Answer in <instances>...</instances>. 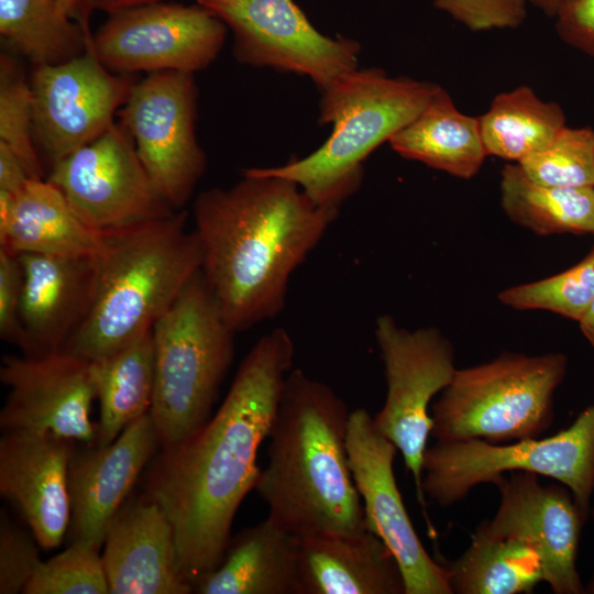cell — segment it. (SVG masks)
Returning <instances> with one entry per match:
<instances>
[{"label":"cell","instance_id":"6da1fadb","mask_svg":"<svg viewBox=\"0 0 594 594\" xmlns=\"http://www.w3.org/2000/svg\"><path fill=\"white\" fill-rule=\"evenodd\" d=\"M295 345L275 328L241 362L213 417L186 440L163 447L146 495L172 522L179 568L195 586L221 562L235 514L255 488L257 453L267 439Z\"/></svg>","mask_w":594,"mask_h":594},{"label":"cell","instance_id":"7a4b0ae2","mask_svg":"<svg viewBox=\"0 0 594 594\" xmlns=\"http://www.w3.org/2000/svg\"><path fill=\"white\" fill-rule=\"evenodd\" d=\"M339 208L315 204L294 182L244 170L229 188L194 204L201 272L226 322L245 331L285 307L294 271L317 246Z\"/></svg>","mask_w":594,"mask_h":594},{"label":"cell","instance_id":"3957f363","mask_svg":"<svg viewBox=\"0 0 594 594\" xmlns=\"http://www.w3.org/2000/svg\"><path fill=\"white\" fill-rule=\"evenodd\" d=\"M350 414L327 384L288 373L254 490L268 517L297 537L367 529L346 449Z\"/></svg>","mask_w":594,"mask_h":594},{"label":"cell","instance_id":"277c9868","mask_svg":"<svg viewBox=\"0 0 594 594\" xmlns=\"http://www.w3.org/2000/svg\"><path fill=\"white\" fill-rule=\"evenodd\" d=\"M187 212L105 231L91 310L62 351L109 356L150 331L201 270L204 249Z\"/></svg>","mask_w":594,"mask_h":594},{"label":"cell","instance_id":"5b68a950","mask_svg":"<svg viewBox=\"0 0 594 594\" xmlns=\"http://www.w3.org/2000/svg\"><path fill=\"white\" fill-rule=\"evenodd\" d=\"M439 87L358 68L320 90L319 121L332 127L320 147L284 165L253 169L294 182L319 206L339 208L359 189L366 157L409 123Z\"/></svg>","mask_w":594,"mask_h":594},{"label":"cell","instance_id":"8992f818","mask_svg":"<svg viewBox=\"0 0 594 594\" xmlns=\"http://www.w3.org/2000/svg\"><path fill=\"white\" fill-rule=\"evenodd\" d=\"M235 333L201 270L154 323L150 415L162 447L186 440L210 419L234 356Z\"/></svg>","mask_w":594,"mask_h":594},{"label":"cell","instance_id":"52a82bcc","mask_svg":"<svg viewBox=\"0 0 594 594\" xmlns=\"http://www.w3.org/2000/svg\"><path fill=\"white\" fill-rule=\"evenodd\" d=\"M563 353H503L457 369L432 405L431 436L438 442L479 439L493 444L541 437L554 419V394L563 382Z\"/></svg>","mask_w":594,"mask_h":594},{"label":"cell","instance_id":"ba28073f","mask_svg":"<svg viewBox=\"0 0 594 594\" xmlns=\"http://www.w3.org/2000/svg\"><path fill=\"white\" fill-rule=\"evenodd\" d=\"M530 472L566 486L586 522L594 492V402L566 429L547 438L493 444L472 439L438 442L422 462L424 495L447 507L507 472Z\"/></svg>","mask_w":594,"mask_h":594},{"label":"cell","instance_id":"9c48e42d","mask_svg":"<svg viewBox=\"0 0 594 594\" xmlns=\"http://www.w3.org/2000/svg\"><path fill=\"white\" fill-rule=\"evenodd\" d=\"M375 339L384 366L386 397L373 424L402 453L425 507L421 480L432 430L429 406L457 371L454 349L439 329L408 330L389 315L377 318Z\"/></svg>","mask_w":594,"mask_h":594},{"label":"cell","instance_id":"30bf717a","mask_svg":"<svg viewBox=\"0 0 594 594\" xmlns=\"http://www.w3.org/2000/svg\"><path fill=\"white\" fill-rule=\"evenodd\" d=\"M194 74L151 73L133 82L118 114L163 199L182 210L207 167L196 135Z\"/></svg>","mask_w":594,"mask_h":594},{"label":"cell","instance_id":"8fae6325","mask_svg":"<svg viewBox=\"0 0 594 594\" xmlns=\"http://www.w3.org/2000/svg\"><path fill=\"white\" fill-rule=\"evenodd\" d=\"M228 30L217 14L197 2H156L110 13L90 46L112 73L195 74L217 58Z\"/></svg>","mask_w":594,"mask_h":594},{"label":"cell","instance_id":"7c38bea8","mask_svg":"<svg viewBox=\"0 0 594 594\" xmlns=\"http://www.w3.org/2000/svg\"><path fill=\"white\" fill-rule=\"evenodd\" d=\"M205 7L232 31L242 64L307 76L319 90L359 68L360 44L323 35L294 0H213Z\"/></svg>","mask_w":594,"mask_h":594},{"label":"cell","instance_id":"4fadbf2b","mask_svg":"<svg viewBox=\"0 0 594 594\" xmlns=\"http://www.w3.org/2000/svg\"><path fill=\"white\" fill-rule=\"evenodd\" d=\"M46 178L76 215L100 232L175 211L158 194L121 122L53 164Z\"/></svg>","mask_w":594,"mask_h":594},{"label":"cell","instance_id":"5bb4252c","mask_svg":"<svg viewBox=\"0 0 594 594\" xmlns=\"http://www.w3.org/2000/svg\"><path fill=\"white\" fill-rule=\"evenodd\" d=\"M132 85L131 77L112 74L90 44L66 62L34 66L33 134L51 164L105 133Z\"/></svg>","mask_w":594,"mask_h":594},{"label":"cell","instance_id":"9a60e30c","mask_svg":"<svg viewBox=\"0 0 594 594\" xmlns=\"http://www.w3.org/2000/svg\"><path fill=\"white\" fill-rule=\"evenodd\" d=\"M346 449L365 526L396 558L405 594H452L446 566L425 549L405 507L394 473L398 450L377 431L363 408L350 414Z\"/></svg>","mask_w":594,"mask_h":594},{"label":"cell","instance_id":"2e32d148","mask_svg":"<svg viewBox=\"0 0 594 594\" xmlns=\"http://www.w3.org/2000/svg\"><path fill=\"white\" fill-rule=\"evenodd\" d=\"M0 380L9 388L0 413L4 432L30 431L97 442L90 419L97 399L92 362L65 351L40 356H2Z\"/></svg>","mask_w":594,"mask_h":594},{"label":"cell","instance_id":"e0dca14e","mask_svg":"<svg viewBox=\"0 0 594 594\" xmlns=\"http://www.w3.org/2000/svg\"><path fill=\"white\" fill-rule=\"evenodd\" d=\"M538 476L522 471L503 475L494 484L501 494L497 512L477 527L490 536L514 538L535 550L543 580L553 593H584L576 557L585 521L566 486H543Z\"/></svg>","mask_w":594,"mask_h":594},{"label":"cell","instance_id":"ac0fdd59","mask_svg":"<svg viewBox=\"0 0 594 594\" xmlns=\"http://www.w3.org/2000/svg\"><path fill=\"white\" fill-rule=\"evenodd\" d=\"M161 444L150 413L108 446L74 451L68 470L72 542L100 550L114 516Z\"/></svg>","mask_w":594,"mask_h":594},{"label":"cell","instance_id":"d6986e66","mask_svg":"<svg viewBox=\"0 0 594 594\" xmlns=\"http://www.w3.org/2000/svg\"><path fill=\"white\" fill-rule=\"evenodd\" d=\"M73 442L30 431H8L0 439V493L15 504L46 550L61 544L70 525Z\"/></svg>","mask_w":594,"mask_h":594},{"label":"cell","instance_id":"ffe728a7","mask_svg":"<svg viewBox=\"0 0 594 594\" xmlns=\"http://www.w3.org/2000/svg\"><path fill=\"white\" fill-rule=\"evenodd\" d=\"M103 546L101 559L111 594L194 592L178 564L172 522L146 494L125 501Z\"/></svg>","mask_w":594,"mask_h":594},{"label":"cell","instance_id":"44dd1931","mask_svg":"<svg viewBox=\"0 0 594 594\" xmlns=\"http://www.w3.org/2000/svg\"><path fill=\"white\" fill-rule=\"evenodd\" d=\"M23 271L21 322L24 355L62 351L88 317L97 290V256L16 255Z\"/></svg>","mask_w":594,"mask_h":594},{"label":"cell","instance_id":"7402d4cb","mask_svg":"<svg viewBox=\"0 0 594 594\" xmlns=\"http://www.w3.org/2000/svg\"><path fill=\"white\" fill-rule=\"evenodd\" d=\"M301 594H405L400 566L370 530L298 537Z\"/></svg>","mask_w":594,"mask_h":594},{"label":"cell","instance_id":"603a6c76","mask_svg":"<svg viewBox=\"0 0 594 594\" xmlns=\"http://www.w3.org/2000/svg\"><path fill=\"white\" fill-rule=\"evenodd\" d=\"M103 235L47 178H30L16 191L0 195V250L10 254L98 256Z\"/></svg>","mask_w":594,"mask_h":594},{"label":"cell","instance_id":"cb8c5ba5","mask_svg":"<svg viewBox=\"0 0 594 594\" xmlns=\"http://www.w3.org/2000/svg\"><path fill=\"white\" fill-rule=\"evenodd\" d=\"M199 594H301L298 537L267 516L240 531L220 564L194 586Z\"/></svg>","mask_w":594,"mask_h":594},{"label":"cell","instance_id":"d4e9b609","mask_svg":"<svg viewBox=\"0 0 594 594\" xmlns=\"http://www.w3.org/2000/svg\"><path fill=\"white\" fill-rule=\"evenodd\" d=\"M388 143L405 158L462 179L474 177L488 156L479 117L461 112L441 86Z\"/></svg>","mask_w":594,"mask_h":594},{"label":"cell","instance_id":"484cf974","mask_svg":"<svg viewBox=\"0 0 594 594\" xmlns=\"http://www.w3.org/2000/svg\"><path fill=\"white\" fill-rule=\"evenodd\" d=\"M92 362L99 402L97 446H108L150 413L154 391L152 329L118 352Z\"/></svg>","mask_w":594,"mask_h":594},{"label":"cell","instance_id":"4316f807","mask_svg":"<svg viewBox=\"0 0 594 594\" xmlns=\"http://www.w3.org/2000/svg\"><path fill=\"white\" fill-rule=\"evenodd\" d=\"M499 198L509 220L538 235L594 233V187L538 184L508 163L501 170Z\"/></svg>","mask_w":594,"mask_h":594},{"label":"cell","instance_id":"83f0119b","mask_svg":"<svg viewBox=\"0 0 594 594\" xmlns=\"http://www.w3.org/2000/svg\"><path fill=\"white\" fill-rule=\"evenodd\" d=\"M443 565L452 594L531 593L544 582L535 550L514 538L490 536L479 527L468 549Z\"/></svg>","mask_w":594,"mask_h":594},{"label":"cell","instance_id":"f1b7e54d","mask_svg":"<svg viewBox=\"0 0 594 594\" xmlns=\"http://www.w3.org/2000/svg\"><path fill=\"white\" fill-rule=\"evenodd\" d=\"M479 120L487 155L509 163L543 148L566 125L561 106L527 85L496 95Z\"/></svg>","mask_w":594,"mask_h":594},{"label":"cell","instance_id":"f546056e","mask_svg":"<svg viewBox=\"0 0 594 594\" xmlns=\"http://www.w3.org/2000/svg\"><path fill=\"white\" fill-rule=\"evenodd\" d=\"M0 33L34 66L76 57L87 50L92 37L56 0H0Z\"/></svg>","mask_w":594,"mask_h":594},{"label":"cell","instance_id":"4dcf8cb0","mask_svg":"<svg viewBox=\"0 0 594 594\" xmlns=\"http://www.w3.org/2000/svg\"><path fill=\"white\" fill-rule=\"evenodd\" d=\"M498 299L514 309L547 310L579 321L594 299V249L574 266L506 288Z\"/></svg>","mask_w":594,"mask_h":594},{"label":"cell","instance_id":"1f68e13d","mask_svg":"<svg viewBox=\"0 0 594 594\" xmlns=\"http://www.w3.org/2000/svg\"><path fill=\"white\" fill-rule=\"evenodd\" d=\"M517 164L538 184L594 187V129L565 125L547 146Z\"/></svg>","mask_w":594,"mask_h":594},{"label":"cell","instance_id":"d6a6232c","mask_svg":"<svg viewBox=\"0 0 594 594\" xmlns=\"http://www.w3.org/2000/svg\"><path fill=\"white\" fill-rule=\"evenodd\" d=\"M33 109L30 82L8 55L0 58V143L20 160L29 176L44 178L33 143Z\"/></svg>","mask_w":594,"mask_h":594},{"label":"cell","instance_id":"836d02e7","mask_svg":"<svg viewBox=\"0 0 594 594\" xmlns=\"http://www.w3.org/2000/svg\"><path fill=\"white\" fill-rule=\"evenodd\" d=\"M99 549L84 542L42 561L24 594L110 593Z\"/></svg>","mask_w":594,"mask_h":594},{"label":"cell","instance_id":"e575fe53","mask_svg":"<svg viewBox=\"0 0 594 594\" xmlns=\"http://www.w3.org/2000/svg\"><path fill=\"white\" fill-rule=\"evenodd\" d=\"M35 537L0 516V593H23L42 563Z\"/></svg>","mask_w":594,"mask_h":594},{"label":"cell","instance_id":"d590c367","mask_svg":"<svg viewBox=\"0 0 594 594\" xmlns=\"http://www.w3.org/2000/svg\"><path fill=\"white\" fill-rule=\"evenodd\" d=\"M527 0H433V6L472 32L520 26L527 16Z\"/></svg>","mask_w":594,"mask_h":594},{"label":"cell","instance_id":"8d00e7d4","mask_svg":"<svg viewBox=\"0 0 594 594\" xmlns=\"http://www.w3.org/2000/svg\"><path fill=\"white\" fill-rule=\"evenodd\" d=\"M23 271L19 257L0 250V337L26 354L29 345L20 316Z\"/></svg>","mask_w":594,"mask_h":594},{"label":"cell","instance_id":"74e56055","mask_svg":"<svg viewBox=\"0 0 594 594\" xmlns=\"http://www.w3.org/2000/svg\"><path fill=\"white\" fill-rule=\"evenodd\" d=\"M554 19L563 43L594 57V0H568Z\"/></svg>","mask_w":594,"mask_h":594},{"label":"cell","instance_id":"f35d334b","mask_svg":"<svg viewBox=\"0 0 594 594\" xmlns=\"http://www.w3.org/2000/svg\"><path fill=\"white\" fill-rule=\"evenodd\" d=\"M30 178L14 153L7 145L0 143V195L16 191Z\"/></svg>","mask_w":594,"mask_h":594},{"label":"cell","instance_id":"ab89813d","mask_svg":"<svg viewBox=\"0 0 594 594\" xmlns=\"http://www.w3.org/2000/svg\"><path fill=\"white\" fill-rule=\"evenodd\" d=\"M162 0H82L84 12L88 14L92 10H101L113 13L120 10L161 2ZM213 0H196L197 3L207 6Z\"/></svg>","mask_w":594,"mask_h":594},{"label":"cell","instance_id":"60d3db41","mask_svg":"<svg viewBox=\"0 0 594 594\" xmlns=\"http://www.w3.org/2000/svg\"><path fill=\"white\" fill-rule=\"evenodd\" d=\"M63 10L85 29L88 28V18L84 12L82 0H56Z\"/></svg>","mask_w":594,"mask_h":594},{"label":"cell","instance_id":"b9f144b4","mask_svg":"<svg viewBox=\"0 0 594 594\" xmlns=\"http://www.w3.org/2000/svg\"><path fill=\"white\" fill-rule=\"evenodd\" d=\"M578 322L583 336L594 348V299Z\"/></svg>","mask_w":594,"mask_h":594},{"label":"cell","instance_id":"7bdbcfd3","mask_svg":"<svg viewBox=\"0 0 594 594\" xmlns=\"http://www.w3.org/2000/svg\"><path fill=\"white\" fill-rule=\"evenodd\" d=\"M568 0H527L549 18H556Z\"/></svg>","mask_w":594,"mask_h":594},{"label":"cell","instance_id":"ee69618b","mask_svg":"<svg viewBox=\"0 0 594 594\" xmlns=\"http://www.w3.org/2000/svg\"><path fill=\"white\" fill-rule=\"evenodd\" d=\"M591 517H592V519L594 521V507L591 509Z\"/></svg>","mask_w":594,"mask_h":594}]
</instances>
